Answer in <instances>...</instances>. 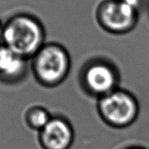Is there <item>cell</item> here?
I'll return each mask as SVG.
<instances>
[{
	"mask_svg": "<svg viewBox=\"0 0 149 149\" xmlns=\"http://www.w3.org/2000/svg\"><path fill=\"white\" fill-rule=\"evenodd\" d=\"M38 140L42 149H70L74 139L73 127L63 116H52L39 131Z\"/></svg>",
	"mask_w": 149,
	"mask_h": 149,
	"instance_id": "cell-6",
	"label": "cell"
},
{
	"mask_svg": "<svg viewBox=\"0 0 149 149\" xmlns=\"http://www.w3.org/2000/svg\"><path fill=\"white\" fill-rule=\"evenodd\" d=\"M123 1L138 10H139L140 7H142L143 3V0H123Z\"/></svg>",
	"mask_w": 149,
	"mask_h": 149,
	"instance_id": "cell-9",
	"label": "cell"
},
{
	"mask_svg": "<svg viewBox=\"0 0 149 149\" xmlns=\"http://www.w3.org/2000/svg\"><path fill=\"white\" fill-rule=\"evenodd\" d=\"M95 20L104 31L122 36L136 27L139 21V10L123 0H103L96 7Z\"/></svg>",
	"mask_w": 149,
	"mask_h": 149,
	"instance_id": "cell-5",
	"label": "cell"
},
{
	"mask_svg": "<svg viewBox=\"0 0 149 149\" xmlns=\"http://www.w3.org/2000/svg\"><path fill=\"white\" fill-rule=\"evenodd\" d=\"M97 111L107 126L123 129L136 122L139 104L132 92L119 88L98 99Z\"/></svg>",
	"mask_w": 149,
	"mask_h": 149,
	"instance_id": "cell-3",
	"label": "cell"
},
{
	"mask_svg": "<svg viewBox=\"0 0 149 149\" xmlns=\"http://www.w3.org/2000/svg\"><path fill=\"white\" fill-rule=\"evenodd\" d=\"M52 118L48 110L42 106H33L25 112L24 120L26 124L31 129L39 132L49 123Z\"/></svg>",
	"mask_w": 149,
	"mask_h": 149,
	"instance_id": "cell-8",
	"label": "cell"
},
{
	"mask_svg": "<svg viewBox=\"0 0 149 149\" xmlns=\"http://www.w3.org/2000/svg\"><path fill=\"white\" fill-rule=\"evenodd\" d=\"M3 24L4 23L2 22V20L0 19V42H1V40H2L3 31Z\"/></svg>",
	"mask_w": 149,
	"mask_h": 149,
	"instance_id": "cell-10",
	"label": "cell"
},
{
	"mask_svg": "<svg viewBox=\"0 0 149 149\" xmlns=\"http://www.w3.org/2000/svg\"><path fill=\"white\" fill-rule=\"evenodd\" d=\"M30 60L36 80L45 88L60 85L71 71V55L64 46L58 42H46Z\"/></svg>",
	"mask_w": 149,
	"mask_h": 149,
	"instance_id": "cell-2",
	"label": "cell"
},
{
	"mask_svg": "<svg viewBox=\"0 0 149 149\" xmlns=\"http://www.w3.org/2000/svg\"><path fill=\"white\" fill-rule=\"evenodd\" d=\"M125 149H146L143 147H139V146H132V147H128Z\"/></svg>",
	"mask_w": 149,
	"mask_h": 149,
	"instance_id": "cell-11",
	"label": "cell"
},
{
	"mask_svg": "<svg viewBox=\"0 0 149 149\" xmlns=\"http://www.w3.org/2000/svg\"><path fill=\"white\" fill-rule=\"evenodd\" d=\"M1 42L30 60L46 43L45 27L31 14H15L4 23Z\"/></svg>",
	"mask_w": 149,
	"mask_h": 149,
	"instance_id": "cell-1",
	"label": "cell"
},
{
	"mask_svg": "<svg viewBox=\"0 0 149 149\" xmlns=\"http://www.w3.org/2000/svg\"><path fill=\"white\" fill-rule=\"evenodd\" d=\"M28 61L0 42V82L12 85L23 81L27 74Z\"/></svg>",
	"mask_w": 149,
	"mask_h": 149,
	"instance_id": "cell-7",
	"label": "cell"
},
{
	"mask_svg": "<svg viewBox=\"0 0 149 149\" xmlns=\"http://www.w3.org/2000/svg\"><path fill=\"white\" fill-rule=\"evenodd\" d=\"M120 73L107 59L95 58L88 62L80 72L79 81L84 91L99 99L119 88Z\"/></svg>",
	"mask_w": 149,
	"mask_h": 149,
	"instance_id": "cell-4",
	"label": "cell"
}]
</instances>
